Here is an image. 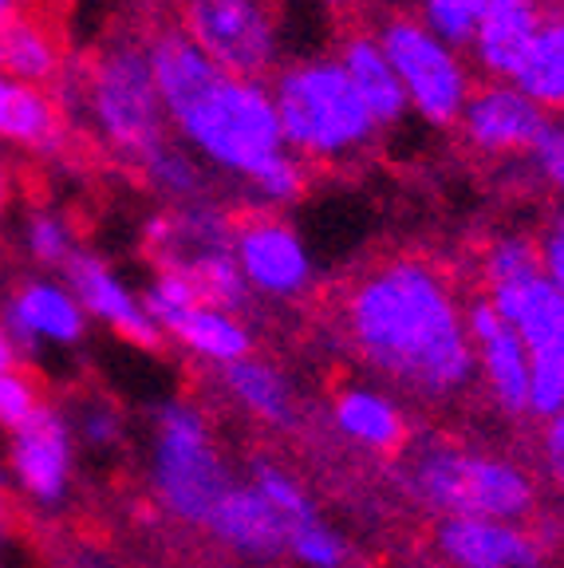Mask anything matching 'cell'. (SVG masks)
Masks as SVG:
<instances>
[{"instance_id": "cell-1", "label": "cell", "mask_w": 564, "mask_h": 568, "mask_svg": "<svg viewBox=\"0 0 564 568\" xmlns=\"http://www.w3.org/2000/svg\"><path fill=\"white\" fill-rule=\"evenodd\" d=\"M340 328L380 379L411 399L450 403L474 383L466 304L426 257H383L344 288Z\"/></svg>"}, {"instance_id": "cell-2", "label": "cell", "mask_w": 564, "mask_h": 568, "mask_svg": "<svg viewBox=\"0 0 564 568\" xmlns=\"http://www.w3.org/2000/svg\"><path fill=\"white\" fill-rule=\"evenodd\" d=\"M269 95L276 106L284 151L309 162H348L371 151L380 126L335 55H316L273 71Z\"/></svg>"}, {"instance_id": "cell-3", "label": "cell", "mask_w": 564, "mask_h": 568, "mask_svg": "<svg viewBox=\"0 0 564 568\" xmlns=\"http://www.w3.org/2000/svg\"><path fill=\"white\" fill-rule=\"evenodd\" d=\"M406 489L439 517L525 521L537 506L530 470L502 454L466 450L450 438H426L406 450Z\"/></svg>"}, {"instance_id": "cell-4", "label": "cell", "mask_w": 564, "mask_h": 568, "mask_svg": "<svg viewBox=\"0 0 564 568\" xmlns=\"http://www.w3.org/2000/svg\"><path fill=\"white\" fill-rule=\"evenodd\" d=\"M170 126L182 134L190 151L245 178L249 186L265 174L269 162L284 154L273 95H269V83L261 80L218 75L202 95L190 99L178 115H170Z\"/></svg>"}, {"instance_id": "cell-5", "label": "cell", "mask_w": 564, "mask_h": 568, "mask_svg": "<svg viewBox=\"0 0 564 568\" xmlns=\"http://www.w3.org/2000/svg\"><path fill=\"white\" fill-rule=\"evenodd\" d=\"M150 481L159 506L182 525H205L221 497L230 494L233 478L213 446L202 410L190 403H167L154 423V454Z\"/></svg>"}, {"instance_id": "cell-6", "label": "cell", "mask_w": 564, "mask_h": 568, "mask_svg": "<svg viewBox=\"0 0 564 568\" xmlns=\"http://www.w3.org/2000/svg\"><path fill=\"white\" fill-rule=\"evenodd\" d=\"M88 106L99 134L134 162H142L154 146L170 139L167 111H162L159 88H154L147 63V48L134 40L111 44L95 60L88 80Z\"/></svg>"}, {"instance_id": "cell-7", "label": "cell", "mask_w": 564, "mask_h": 568, "mask_svg": "<svg viewBox=\"0 0 564 568\" xmlns=\"http://www.w3.org/2000/svg\"><path fill=\"white\" fill-rule=\"evenodd\" d=\"M383 55L395 68L399 83L406 91V103L431 126H454L462 106L470 99V71L454 48H446L439 36L419 17H391L375 32Z\"/></svg>"}, {"instance_id": "cell-8", "label": "cell", "mask_w": 564, "mask_h": 568, "mask_svg": "<svg viewBox=\"0 0 564 568\" xmlns=\"http://www.w3.org/2000/svg\"><path fill=\"white\" fill-rule=\"evenodd\" d=\"M182 28L233 80H261L276 71V20L269 0H182Z\"/></svg>"}, {"instance_id": "cell-9", "label": "cell", "mask_w": 564, "mask_h": 568, "mask_svg": "<svg viewBox=\"0 0 564 568\" xmlns=\"http://www.w3.org/2000/svg\"><path fill=\"white\" fill-rule=\"evenodd\" d=\"M233 261L249 288L269 301H296L312 288L309 248L276 213H245L233 222Z\"/></svg>"}, {"instance_id": "cell-10", "label": "cell", "mask_w": 564, "mask_h": 568, "mask_svg": "<svg viewBox=\"0 0 564 568\" xmlns=\"http://www.w3.org/2000/svg\"><path fill=\"white\" fill-rule=\"evenodd\" d=\"M553 115L537 106L530 95H521L513 83H482L470 91L459 115V131L470 151L477 154H530L548 131Z\"/></svg>"}, {"instance_id": "cell-11", "label": "cell", "mask_w": 564, "mask_h": 568, "mask_svg": "<svg viewBox=\"0 0 564 568\" xmlns=\"http://www.w3.org/2000/svg\"><path fill=\"white\" fill-rule=\"evenodd\" d=\"M9 478L32 497L36 506H60L71 486V462H75V443L71 426L60 410H36L20 430L9 435Z\"/></svg>"}, {"instance_id": "cell-12", "label": "cell", "mask_w": 564, "mask_h": 568, "mask_svg": "<svg viewBox=\"0 0 564 568\" xmlns=\"http://www.w3.org/2000/svg\"><path fill=\"white\" fill-rule=\"evenodd\" d=\"M466 336L485 390L505 415H530V347L482 293L466 301Z\"/></svg>"}, {"instance_id": "cell-13", "label": "cell", "mask_w": 564, "mask_h": 568, "mask_svg": "<svg viewBox=\"0 0 564 568\" xmlns=\"http://www.w3.org/2000/svg\"><path fill=\"white\" fill-rule=\"evenodd\" d=\"M0 328L17 339L20 352H36L40 344L75 347L83 339V332H88V312L71 296L68 284L36 276V281L17 284L4 296Z\"/></svg>"}, {"instance_id": "cell-14", "label": "cell", "mask_w": 564, "mask_h": 568, "mask_svg": "<svg viewBox=\"0 0 564 568\" xmlns=\"http://www.w3.org/2000/svg\"><path fill=\"white\" fill-rule=\"evenodd\" d=\"M434 549L450 568H541L545 549L530 529L485 517H442Z\"/></svg>"}, {"instance_id": "cell-15", "label": "cell", "mask_w": 564, "mask_h": 568, "mask_svg": "<svg viewBox=\"0 0 564 568\" xmlns=\"http://www.w3.org/2000/svg\"><path fill=\"white\" fill-rule=\"evenodd\" d=\"M63 273H68V288L71 296L80 301V308L88 312V316L103 320L107 328L119 332V336L127 339V344H139V347H159L162 332L150 324L147 308H142L139 296L127 288L123 281H119V273L111 265H107L103 257H95V253H83V248H75L71 253V261L63 265Z\"/></svg>"}, {"instance_id": "cell-16", "label": "cell", "mask_w": 564, "mask_h": 568, "mask_svg": "<svg viewBox=\"0 0 564 568\" xmlns=\"http://www.w3.org/2000/svg\"><path fill=\"white\" fill-rule=\"evenodd\" d=\"M541 24H545V12L537 0H482V20L470 44L477 68L494 83H513Z\"/></svg>"}, {"instance_id": "cell-17", "label": "cell", "mask_w": 564, "mask_h": 568, "mask_svg": "<svg viewBox=\"0 0 564 568\" xmlns=\"http://www.w3.org/2000/svg\"><path fill=\"white\" fill-rule=\"evenodd\" d=\"M205 529L225 549L249 560H276L281 552H289V521L253 486H238V481L213 506Z\"/></svg>"}, {"instance_id": "cell-18", "label": "cell", "mask_w": 564, "mask_h": 568, "mask_svg": "<svg viewBox=\"0 0 564 568\" xmlns=\"http://www.w3.org/2000/svg\"><path fill=\"white\" fill-rule=\"evenodd\" d=\"M142 48H147V63L150 75H154V88H159L167 123L190 99L202 95L218 75H225L182 28H159V32H150V40Z\"/></svg>"}, {"instance_id": "cell-19", "label": "cell", "mask_w": 564, "mask_h": 568, "mask_svg": "<svg viewBox=\"0 0 564 568\" xmlns=\"http://www.w3.org/2000/svg\"><path fill=\"white\" fill-rule=\"evenodd\" d=\"M485 301L502 312V320L521 336V344L533 352H545L564 336V296L553 288V281L545 276V268L521 281L497 284L485 288Z\"/></svg>"}, {"instance_id": "cell-20", "label": "cell", "mask_w": 564, "mask_h": 568, "mask_svg": "<svg viewBox=\"0 0 564 568\" xmlns=\"http://www.w3.org/2000/svg\"><path fill=\"white\" fill-rule=\"evenodd\" d=\"M335 60H340V68L348 71V80L355 83L363 106L371 111V119H375L380 131L403 123L411 103H406L403 83H399L395 68L387 63V55H383L375 36H367V32L344 36V44H340V55H335Z\"/></svg>"}, {"instance_id": "cell-21", "label": "cell", "mask_w": 564, "mask_h": 568, "mask_svg": "<svg viewBox=\"0 0 564 568\" xmlns=\"http://www.w3.org/2000/svg\"><path fill=\"white\" fill-rule=\"evenodd\" d=\"M335 426L352 443L367 446L375 454H395L406 446V415L391 395L371 387H344L335 395Z\"/></svg>"}, {"instance_id": "cell-22", "label": "cell", "mask_w": 564, "mask_h": 568, "mask_svg": "<svg viewBox=\"0 0 564 568\" xmlns=\"http://www.w3.org/2000/svg\"><path fill=\"white\" fill-rule=\"evenodd\" d=\"M0 71L12 83H32L44 88L60 71V44L40 20L32 17H12L9 24L0 28Z\"/></svg>"}, {"instance_id": "cell-23", "label": "cell", "mask_w": 564, "mask_h": 568, "mask_svg": "<svg viewBox=\"0 0 564 568\" xmlns=\"http://www.w3.org/2000/svg\"><path fill=\"white\" fill-rule=\"evenodd\" d=\"M170 336L218 367L249 359V352H253V339H249L245 324L238 316H230V312L210 308V304H198V308L185 312L174 328H170Z\"/></svg>"}, {"instance_id": "cell-24", "label": "cell", "mask_w": 564, "mask_h": 568, "mask_svg": "<svg viewBox=\"0 0 564 568\" xmlns=\"http://www.w3.org/2000/svg\"><path fill=\"white\" fill-rule=\"evenodd\" d=\"M221 379H225V390H230L233 399L249 415L261 418V423L281 426V430L296 423L289 383H284V375L273 364H265V359H238V364L221 367Z\"/></svg>"}, {"instance_id": "cell-25", "label": "cell", "mask_w": 564, "mask_h": 568, "mask_svg": "<svg viewBox=\"0 0 564 568\" xmlns=\"http://www.w3.org/2000/svg\"><path fill=\"white\" fill-rule=\"evenodd\" d=\"M513 88L545 111H564V17H545L530 55L513 75Z\"/></svg>"}, {"instance_id": "cell-26", "label": "cell", "mask_w": 564, "mask_h": 568, "mask_svg": "<svg viewBox=\"0 0 564 568\" xmlns=\"http://www.w3.org/2000/svg\"><path fill=\"white\" fill-rule=\"evenodd\" d=\"M4 139L28 151H52L60 142V106L44 88L12 83L9 115H4Z\"/></svg>"}, {"instance_id": "cell-27", "label": "cell", "mask_w": 564, "mask_h": 568, "mask_svg": "<svg viewBox=\"0 0 564 568\" xmlns=\"http://www.w3.org/2000/svg\"><path fill=\"white\" fill-rule=\"evenodd\" d=\"M178 265H182L185 273H190V281H194L198 296H202V304H210V308L238 316V312H245L249 301H253V288H249L245 276H241L238 261H233V248H213V253H198V257L178 261Z\"/></svg>"}, {"instance_id": "cell-28", "label": "cell", "mask_w": 564, "mask_h": 568, "mask_svg": "<svg viewBox=\"0 0 564 568\" xmlns=\"http://www.w3.org/2000/svg\"><path fill=\"white\" fill-rule=\"evenodd\" d=\"M139 170L147 174V182L154 190H162V194H170V197H182V202H194L205 190V174L194 162V154H185L182 146L170 139L162 142V146H154V151L139 162Z\"/></svg>"}, {"instance_id": "cell-29", "label": "cell", "mask_w": 564, "mask_h": 568, "mask_svg": "<svg viewBox=\"0 0 564 568\" xmlns=\"http://www.w3.org/2000/svg\"><path fill=\"white\" fill-rule=\"evenodd\" d=\"M249 486H253L256 494L265 497L269 506H273L276 514L289 521V529H292V525H304V521H312V517H316L309 494H304V489H300V481L292 478L289 470H281L276 462L253 458V481H249Z\"/></svg>"}, {"instance_id": "cell-30", "label": "cell", "mask_w": 564, "mask_h": 568, "mask_svg": "<svg viewBox=\"0 0 564 568\" xmlns=\"http://www.w3.org/2000/svg\"><path fill=\"white\" fill-rule=\"evenodd\" d=\"M541 273V245L525 233H505L494 245L485 248L482 257V281L485 288H497V284L521 281V276Z\"/></svg>"}, {"instance_id": "cell-31", "label": "cell", "mask_w": 564, "mask_h": 568, "mask_svg": "<svg viewBox=\"0 0 564 568\" xmlns=\"http://www.w3.org/2000/svg\"><path fill=\"white\" fill-rule=\"evenodd\" d=\"M477 20H482V0H419V24H426L446 48L474 44Z\"/></svg>"}, {"instance_id": "cell-32", "label": "cell", "mask_w": 564, "mask_h": 568, "mask_svg": "<svg viewBox=\"0 0 564 568\" xmlns=\"http://www.w3.org/2000/svg\"><path fill=\"white\" fill-rule=\"evenodd\" d=\"M24 248L36 265L63 268L71 261V253H75V241H71V230L56 213L36 210V213H28V222H24Z\"/></svg>"}, {"instance_id": "cell-33", "label": "cell", "mask_w": 564, "mask_h": 568, "mask_svg": "<svg viewBox=\"0 0 564 568\" xmlns=\"http://www.w3.org/2000/svg\"><path fill=\"white\" fill-rule=\"evenodd\" d=\"M289 552L309 568H344V560H348V545L340 541L320 517H312V521H304V525H292Z\"/></svg>"}, {"instance_id": "cell-34", "label": "cell", "mask_w": 564, "mask_h": 568, "mask_svg": "<svg viewBox=\"0 0 564 568\" xmlns=\"http://www.w3.org/2000/svg\"><path fill=\"white\" fill-rule=\"evenodd\" d=\"M44 407L36 379H28L24 372H4L0 375V430H20L28 418H36V410Z\"/></svg>"}, {"instance_id": "cell-35", "label": "cell", "mask_w": 564, "mask_h": 568, "mask_svg": "<svg viewBox=\"0 0 564 568\" xmlns=\"http://www.w3.org/2000/svg\"><path fill=\"white\" fill-rule=\"evenodd\" d=\"M533 162H537V170L541 174L553 182L556 190L564 194V123H548V131L541 134V142L533 146Z\"/></svg>"}, {"instance_id": "cell-36", "label": "cell", "mask_w": 564, "mask_h": 568, "mask_svg": "<svg viewBox=\"0 0 564 568\" xmlns=\"http://www.w3.org/2000/svg\"><path fill=\"white\" fill-rule=\"evenodd\" d=\"M80 435H83V443L99 446V450L115 446L119 435H123V423H119L115 407H107V403H91L80 418Z\"/></svg>"}, {"instance_id": "cell-37", "label": "cell", "mask_w": 564, "mask_h": 568, "mask_svg": "<svg viewBox=\"0 0 564 568\" xmlns=\"http://www.w3.org/2000/svg\"><path fill=\"white\" fill-rule=\"evenodd\" d=\"M541 454H545V466L553 474V481L564 489V410L553 418H545V435H541Z\"/></svg>"}, {"instance_id": "cell-38", "label": "cell", "mask_w": 564, "mask_h": 568, "mask_svg": "<svg viewBox=\"0 0 564 568\" xmlns=\"http://www.w3.org/2000/svg\"><path fill=\"white\" fill-rule=\"evenodd\" d=\"M537 245H541V268H545V276L553 281L556 293L564 296V233L548 230Z\"/></svg>"}, {"instance_id": "cell-39", "label": "cell", "mask_w": 564, "mask_h": 568, "mask_svg": "<svg viewBox=\"0 0 564 568\" xmlns=\"http://www.w3.org/2000/svg\"><path fill=\"white\" fill-rule=\"evenodd\" d=\"M17 367H20V347H17V339H12L9 332L0 328V375L17 372Z\"/></svg>"}, {"instance_id": "cell-40", "label": "cell", "mask_w": 564, "mask_h": 568, "mask_svg": "<svg viewBox=\"0 0 564 568\" xmlns=\"http://www.w3.org/2000/svg\"><path fill=\"white\" fill-rule=\"evenodd\" d=\"M9 99H12V80L0 71V139H4V115H9Z\"/></svg>"}, {"instance_id": "cell-41", "label": "cell", "mask_w": 564, "mask_h": 568, "mask_svg": "<svg viewBox=\"0 0 564 568\" xmlns=\"http://www.w3.org/2000/svg\"><path fill=\"white\" fill-rule=\"evenodd\" d=\"M9 197H12V174H9V162L0 159V213H4Z\"/></svg>"}, {"instance_id": "cell-42", "label": "cell", "mask_w": 564, "mask_h": 568, "mask_svg": "<svg viewBox=\"0 0 564 568\" xmlns=\"http://www.w3.org/2000/svg\"><path fill=\"white\" fill-rule=\"evenodd\" d=\"M12 17H17V0H0V28L9 24Z\"/></svg>"}, {"instance_id": "cell-43", "label": "cell", "mask_w": 564, "mask_h": 568, "mask_svg": "<svg viewBox=\"0 0 564 568\" xmlns=\"http://www.w3.org/2000/svg\"><path fill=\"white\" fill-rule=\"evenodd\" d=\"M4 532H9V514H4V501H0V541H4Z\"/></svg>"}, {"instance_id": "cell-44", "label": "cell", "mask_w": 564, "mask_h": 568, "mask_svg": "<svg viewBox=\"0 0 564 568\" xmlns=\"http://www.w3.org/2000/svg\"><path fill=\"white\" fill-rule=\"evenodd\" d=\"M324 4H332V9H348L352 0H324Z\"/></svg>"}]
</instances>
